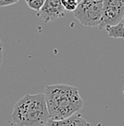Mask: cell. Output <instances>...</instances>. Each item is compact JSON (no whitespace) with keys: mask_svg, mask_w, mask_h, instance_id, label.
I'll use <instances>...</instances> for the list:
<instances>
[{"mask_svg":"<svg viewBox=\"0 0 124 126\" xmlns=\"http://www.w3.org/2000/svg\"><path fill=\"white\" fill-rule=\"evenodd\" d=\"M44 95L50 119L67 118L83 107L78 88L73 85L64 83L46 85Z\"/></svg>","mask_w":124,"mask_h":126,"instance_id":"cell-1","label":"cell"},{"mask_svg":"<svg viewBox=\"0 0 124 126\" xmlns=\"http://www.w3.org/2000/svg\"><path fill=\"white\" fill-rule=\"evenodd\" d=\"M73 15L85 26H99L103 16V0H80Z\"/></svg>","mask_w":124,"mask_h":126,"instance_id":"cell-3","label":"cell"},{"mask_svg":"<svg viewBox=\"0 0 124 126\" xmlns=\"http://www.w3.org/2000/svg\"><path fill=\"white\" fill-rule=\"evenodd\" d=\"M46 126H91L80 113L76 112L73 115L64 119H50L47 121Z\"/></svg>","mask_w":124,"mask_h":126,"instance_id":"cell-6","label":"cell"},{"mask_svg":"<svg viewBox=\"0 0 124 126\" xmlns=\"http://www.w3.org/2000/svg\"><path fill=\"white\" fill-rule=\"evenodd\" d=\"M18 0H0V7H7L17 3Z\"/></svg>","mask_w":124,"mask_h":126,"instance_id":"cell-10","label":"cell"},{"mask_svg":"<svg viewBox=\"0 0 124 126\" xmlns=\"http://www.w3.org/2000/svg\"><path fill=\"white\" fill-rule=\"evenodd\" d=\"M61 4L64 8L65 11L68 12H73L75 11V9L77 8L78 4V0H60Z\"/></svg>","mask_w":124,"mask_h":126,"instance_id":"cell-8","label":"cell"},{"mask_svg":"<svg viewBox=\"0 0 124 126\" xmlns=\"http://www.w3.org/2000/svg\"><path fill=\"white\" fill-rule=\"evenodd\" d=\"M2 61H3V45H2V42L0 39V67H1Z\"/></svg>","mask_w":124,"mask_h":126,"instance_id":"cell-11","label":"cell"},{"mask_svg":"<svg viewBox=\"0 0 124 126\" xmlns=\"http://www.w3.org/2000/svg\"><path fill=\"white\" fill-rule=\"evenodd\" d=\"M124 16V0H103V16L99 29L121 21Z\"/></svg>","mask_w":124,"mask_h":126,"instance_id":"cell-4","label":"cell"},{"mask_svg":"<svg viewBox=\"0 0 124 126\" xmlns=\"http://www.w3.org/2000/svg\"><path fill=\"white\" fill-rule=\"evenodd\" d=\"M122 93H123V96H124V89L122 90Z\"/></svg>","mask_w":124,"mask_h":126,"instance_id":"cell-12","label":"cell"},{"mask_svg":"<svg viewBox=\"0 0 124 126\" xmlns=\"http://www.w3.org/2000/svg\"><path fill=\"white\" fill-rule=\"evenodd\" d=\"M11 119L17 126H46L49 114L44 93L26 94L18 99Z\"/></svg>","mask_w":124,"mask_h":126,"instance_id":"cell-2","label":"cell"},{"mask_svg":"<svg viewBox=\"0 0 124 126\" xmlns=\"http://www.w3.org/2000/svg\"><path fill=\"white\" fill-rule=\"evenodd\" d=\"M64 8L60 0H45L42 8L38 12V16L44 22H49L64 16Z\"/></svg>","mask_w":124,"mask_h":126,"instance_id":"cell-5","label":"cell"},{"mask_svg":"<svg viewBox=\"0 0 124 126\" xmlns=\"http://www.w3.org/2000/svg\"><path fill=\"white\" fill-rule=\"evenodd\" d=\"M78 1H80V0H78Z\"/></svg>","mask_w":124,"mask_h":126,"instance_id":"cell-13","label":"cell"},{"mask_svg":"<svg viewBox=\"0 0 124 126\" xmlns=\"http://www.w3.org/2000/svg\"><path fill=\"white\" fill-rule=\"evenodd\" d=\"M107 31L109 37L114 38V39H124V24L123 22L119 21L116 24L113 25H109L108 27L105 28Z\"/></svg>","mask_w":124,"mask_h":126,"instance_id":"cell-7","label":"cell"},{"mask_svg":"<svg viewBox=\"0 0 124 126\" xmlns=\"http://www.w3.org/2000/svg\"><path fill=\"white\" fill-rule=\"evenodd\" d=\"M25 2L30 9L36 11V12H39V10L42 8L45 0H25Z\"/></svg>","mask_w":124,"mask_h":126,"instance_id":"cell-9","label":"cell"}]
</instances>
